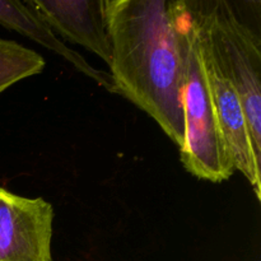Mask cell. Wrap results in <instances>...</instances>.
I'll return each mask as SVG.
<instances>
[{
    "instance_id": "obj_1",
    "label": "cell",
    "mask_w": 261,
    "mask_h": 261,
    "mask_svg": "<svg viewBox=\"0 0 261 261\" xmlns=\"http://www.w3.org/2000/svg\"><path fill=\"white\" fill-rule=\"evenodd\" d=\"M182 2L103 0L115 93L149 115L177 145L184 142Z\"/></svg>"
},
{
    "instance_id": "obj_2",
    "label": "cell",
    "mask_w": 261,
    "mask_h": 261,
    "mask_svg": "<svg viewBox=\"0 0 261 261\" xmlns=\"http://www.w3.org/2000/svg\"><path fill=\"white\" fill-rule=\"evenodd\" d=\"M180 33L184 60L181 163L200 180L223 182L236 170L214 110L191 2H182Z\"/></svg>"
},
{
    "instance_id": "obj_3",
    "label": "cell",
    "mask_w": 261,
    "mask_h": 261,
    "mask_svg": "<svg viewBox=\"0 0 261 261\" xmlns=\"http://www.w3.org/2000/svg\"><path fill=\"white\" fill-rule=\"evenodd\" d=\"M199 35L241 99L255 154L261 161V41L231 2H191Z\"/></svg>"
},
{
    "instance_id": "obj_4",
    "label": "cell",
    "mask_w": 261,
    "mask_h": 261,
    "mask_svg": "<svg viewBox=\"0 0 261 261\" xmlns=\"http://www.w3.org/2000/svg\"><path fill=\"white\" fill-rule=\"evenodd\" d=\"M54 208L0 188V261H53Z\"/></svg>"
},
{
    "instance_id": "obj_5",
    "label": "cell",
    "mask_w": 261,
    "mask_h": 261,
    "mask_svg": "<svg viewBox=\"0 0 261 261\" xmlns=\"http://www.w3.org/2000/svg\"><path fill=\"white\" fill-rule=\"evenodd\" d=\"M199 40L214 110L227 147L231 152L234 170L240 171L247 178L257 200H261V161L256 157L252 147L241 99L203 42L200 35Z\"/></svg>"
},
{
    "instance_id": "obj_6",
    "label": "cell",
    "mask_w": 261,
    "mask_h": 261,
    "mask_svg": "<svg viewBox=\"0 0 261 261\" xmlns=\"http://www.w3.org/2000/svg\"><path fill=\"white\" fill-rule=\"evenodd\" d=\"M53 32L111 64L103 0H31Z\"/></svg>"
},
{
    "instance_id": "obj_7",
    "label": "cell",
    "mask_w": 261,
    "mask_h": 261,
    "mask_svg": "<svg viewBox=\"0 0 261 261\" xmlns=\"http://www.w3.org/2000/svg\"><path fill=\"white\" fill-rule=\"evenodd\" d=\"M0 25L15 31L24 37L33 40L42 47L61 56L74 68L78 69V71L93 79L111 93H115L111 75L92 66L81 54L68 47V45H65L48 27L47 23L32 5L31 0H0Z\"/></svg>"
},
{
    "instance_id": "obj_8",
    "label": "cell",
    "mask_w": 261,
    "mask_h": 261,
    "mask_svg": "<svg viewBox=\"0 0 261 261\" xmlns=\"http://www.w3.org/2000/svg\"><path fill=\"white\" fill-rule=\"evenodd\" d=\"M45 65L42 55L0 37V93L23 79L42 73Z\"/></svg>"
}]
</instances>
